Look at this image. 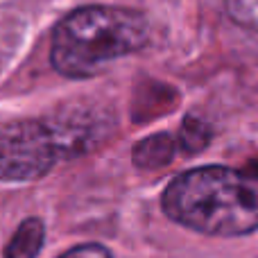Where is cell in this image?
<instances>
[{
	"mask_svg": "<svg viewBox=\"0 0 258 258\" xmlns=\"http://www.w3.org/2000/svg\"><path fill=\"white\" fill-rule=\"evenodd\" d=\"M172 222L215 238L258 231V181L224 165H202L174 177L161 197Z\"/></svg>",
	"mask_w": 258,
	"mask_h": 258,
	"instance_id": "cell-1",
	"label": "cell"
},
{
	"mask_svg": "<svg viewBox=\"0 0 258 258\" xmlns=\"http://www.w3.org/2000/svg\"><path fill=\"white\" fill-rule=\"evenodd\" d=\"M45 120L61 147L63 159H75L91 152L109 136L113 127V116L95 104L61 107L50 113Z\"/></svg>",
	"mask_w": 258,
	"mask_h": 258,
	"instance_id": "cell-4",
	"label": "cell"
},
{
	"mask_svg": "<svg viewBox=\"0 0 258 258\" xmlns=\"http://www.w3.org/2000/svg\"><path fill=\"white\" fill-rule=\"evenodd\" d=\"M227 7L238 23L258 27V0H227Z\"/></svg>",
	"mask_w": 258,
	"mask_h": 258,
	"instance_id": "cell-8",
	"label": "cell"
},
{
	"mask_svg": "<svg viewBox=\"0 0 258 258\" xmlns=\"http://www.w3.org/2000/svg\"><path fill=\"white\" fill-rule=\"evenodd\" d=\"M45 242V224L41 218H25L12 233L3 258H36Z\"/></svg>",
	"mask_w": 258,
	"mask_h": 258,
	"instance_id": "cell-6",
	"label": "cell"
},
{
	"mask_svg": "<svg viewBox=\"0 0 258 258\" xmlns=\"http://www.w3.org/2000/svg\"><path fill=\"white\" fill-rule=\"evenodd\" d=\"M57 258H113V256H111V251L104 245H100V242H84V245H77V247H73V249L59 254Z\"/></svg>",
	"mask_w": 258,
	"mask_h": 258,
	"instance_id": "cell-9",
	"label": "cell"
},
{
	"mask_svg": "<svg viewBox=\"0 0 258 258\" xmlns=\"http://www.w3.org/2000/svg\"><path fill=\"white\" fill-rule=\"evenodd\" d=\"M61 159V147L45 118L0 125V181H36Z\"/></svg>",
	"mask_w": 258,
	"mask_h": 258,
	"instance_id": "cell-3",
	"label": "cell"
},
{
	"mask_svg": "<svg viewBox=\"0 0 258 258\" xmlns=\"http://www.w3.org/2000/svg\"><path fill=\"white\" fill-rule=\"evenodd\" d=\"M150 43L145 14L118 5H86L54 25L50 63L68 80H89L109 63L141 52Z\"/></svg>",
	"mask_w": 258,
	"mask_h": 258,
	"instance_id": "cell-2",
	"label": "cell"
},
{
	"mask_svg": "<svg viewBox=\"0 0 258 258\" xmlns=\"http://www.w3.org/2000/svg\"><path fill=\"white\" fill-rule=\"evenodd\" d=\"M209 138H211V132L200 118H192L188 116L183 120L181 129L177 134V143H179V150L186 152V154H195V152L204 150L209 145Z\"/></svg>",
	"mask_w": 258,
	"mask_h": 258,
	"instance_id": "cell-7",
	"label": "cell"
},
{
	"mask_svg": "<svg viewBox=\"0 0 258 258\" xmlns=\"http://www.w3.org/2000/svg\"><path fill=\"white\" fill-rule=\"evenodd\" d=\"M179 150L177 136L163 132V134H152V136L143 138L141 143L134 145V165L143 170H156L163 168L172 161L174 152Z\"/></svg>",
	"mask_w": 258,
	"mask_h": 258,
	"instance_id": "cell-5",
	"label": "cell"
}]
</instances>
